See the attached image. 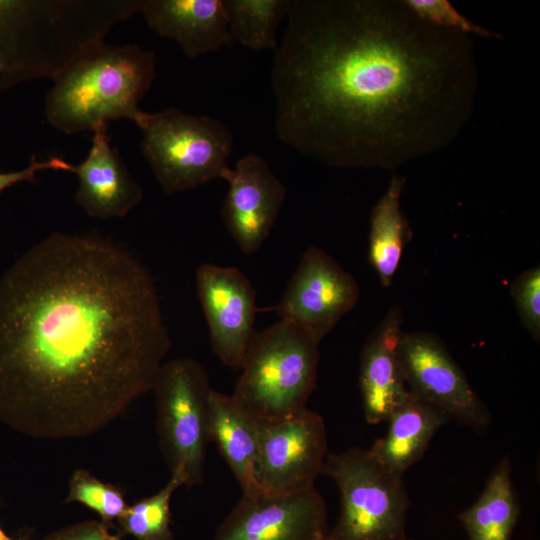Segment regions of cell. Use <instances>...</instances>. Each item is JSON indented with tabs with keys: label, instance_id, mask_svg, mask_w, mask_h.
Here are the masks:
<instances>
[{
	"label": "cell",
	"instance_id": "obj_3",
	"mask_svg": "<svg viewBox=\"0 0 540 540\" xmlns=\"http://www.w3.org/2000/svg\"><path fill=\"white\" fill-rule=\"evenodd\" d=\"M156 75L155 54L138 45L101 42L69 64L46 95L45 114L65 134L92 131L101 121L135 122Z\"/></svg>",
	"mask_w": 540,
	"mask_h": 540
},
{
	"label": "cell",
	"instance_id": "obj_6",
	"mask_svg": "<svg viewBox=\"0 0 540 540\" xmlns=\"http://www.w3.org/2000/svg\"><path fill=\"white\" fill-rule=\"evenodd\" d=\"M134 123L142 132V151L167 194L223 179L230 168L233 135L218 119L169 107L142 111Z\"/></svg>",
	"mask_w": 540,
	"mask_h": 540
},
{
	"label": "cell",
	"instance_id": "obj_21",
	"mask_svg": "<svg viewBox=\"0 0 540 540\" xmlns=\"http://www.w3.org/2000/svg\"><path fill=\"white\" fill-rule=\"evenodd\" d=\"M520 508L511 480L509 459L488 477L477 501L459 516L469 540H512Z\"/></svg>",
	"mask_w": 540,
	"mask_h": 540
},
{
	"label": "cell",
	"instance_id": "obj_14",
	"mask_svg": "<svg viewBox=\"0 0 540 540\" xmlns=\"http://www.w3.org/2000/svg\"><path fill=\"white\" fill-rule=\"evenodd\" d=\"M223 180L228 191L221 207L223 222L245 254L257 252L268 238L286 198V187L256 154L240 158Z\"/></svg>",
	"mask_w": 540,
	"mask_h": 540
},
{
	"label": "cell",
	"instance_id": "obj_15",
	"mask_svg": "<svg viewBox=\"0 0 540 540\" xmlns=\"http://www.w3.org/2000/svg\"><path fill=\"white\" fill-rule=\"evenodd\" d=\"M92 132L87 157L78 165L71 164L69 169L79 179L75 201L94 218L125 216L142 200V188L111 146L107 122H99Z\"/></svg>",
	"mask_w": 540,
	"mask_h": 540
},
{
	"label": "cell",
	"instance_id": "obj_1",
	"mask_svg": "<svg viewBox=\"0 0 540 540\" xmlns=\"http://www.w3.org/2000/svg\"><path fill=\"white\" fill-rule=\"evenodd\" d=\"M270 82L279 139L335 168L394 169L450 144L469 119L468 36L404 1L294 0Z\"/></svg>",
	"mask_w": 540,
	"mask_h": 540
},
{
	"label": "cell",
	"instance_id": "obj_19",
	"mask_svg": "<svg viewBox=\"0 0 540 540\" xmlns=\"http://www.w3.org/2000/svg\"><path fill=\"white\" fill-rule=\"evenodd\" d=\"M208 434L232 470L243 494L262 492L256 478L259 424L241 413L230 396L213 389L208 403Z\"/></svg>",
	"mask_w": 540,
	"mask_h": 540
},
{
	"label": "cell",
	"instance_id": "obj_13",
	"mask_svg": "<svg viewBox=\"0 0 540 540\" xmlns=\"http://www.w3.org/2000/svg\"><path fill=\"white\" fill-rule=\"evenodd\" d=\"M327 508L314 488L289 494L242 495L213 540H321Z\"/></svg>",
	"mask_w": 540,
	"mask_h": 540
},
{
	"label": "cell",
	"instance_id": "obj_18",
	"mask_svg": "<svg viewBox=\"0 0 540 540\" xmlns=\"http://www.w3.org/2000/svg\"><path fill=\"white\" fill-rule=\"evenodd\" d=\"M450 420L444 411L410 393L388 418L386 435L369 451L386 469L403 476L422 458L437 430Z\"/></svg>",
	"mask_w": 540,
	"mask_h": 540
},
{
	"label": "cell",
	"instance_id": "obj_22",
	"mask_svg": "<svg viewBox=\"0 0 540 540\" xmlns=\"http://www.w3.org/2000/svg\"><path fill=\"white\" fill-rule=\"evenodd\" d=\"M294 0H223L233 41L256 51L278 46L276 33Z\"/></svg>",
	"mask_w": 540,
	"mask_h": 540
},
{
	"label": "cell",
	"instance_id": "obj_25",
	"mask_svg": "<svg viewBox=\"0 0 540 540\" xmlns=\"http://www.w3.org/2000/svg\"><path fill=\"white\" fill-rule=\"evenodd\" d=\"M404 3L420 20L435 28L466 36L495 37L463 16L447 0H405Z\"/></svg>",
	"mask_w": 540,
	"mask_h": 540
},
{
	"label": "cell",
	"instance_id": "obj_12",
	"mask_svg": "<svg viewBox=\"0 0 540 540\" xmlns=\"http://www.w3.org/2000/svg\"><path fill=\"white\" fill-rule=\"evenodd\" d=\"M195 280L213 352L224 365L241 368L256 334L251 282L238 268L214 264L199 266Z\"/></svg>",
	"mask_w": 540,
	"mask_h": 540
},
{
	"label": "cell",
	"instance_id": "obj_16",
	"mask_svg": "<svg viewBox=\"0 0 540 540\" xmlns=\"http://www.w3.org/2000/svg\"><path fill=\"white\" fill-rule=\"evenodd\" d=\"M402 321L401 308H391L361 352L359 384L369 424L387 421L410 395L397 353Z\"/></svg>",
	"mask_w": 540,
	"mask_h": 540
},
{
	"label": "cell",
	"instance_id": "obj_28",
	"mask_svg": "<svg viewBox=\"0 0 540 540\" xmlns=\"http://www.w3.org/2000/svg\"><path fill=\"white\" fill-rule=\"evenodd\" d=\"M70 163L59 157H51L46 161H38L32 157L29 166L19 171L0 172V193L19 182H33L37 172L42 170L69 171Z\"/></svg>",
	"mask_w": 540,
	"mask_h": 540
},
{
	"label": "cell",
	"instance_id": "obj_5",
	"mask_svg": "<svg viewBox=\"0 0 540 540\" xmlns=\"http://www.w3.org/2000/svg\"><path fill=\"white\" fill-rule=\"evenodd\" d=\"M318 345L280 319L256 333L230 395L233 405L258 424L280 421L307 408L317 383Z\"/></svg>",
	"mask_w": 540,
	"mask_h": 540
},
{
	"label": "cell",
	"instance_id": "obj_26",
	"mask_svg": "<svg viewBox=\"0 0 540 540\" xmlns=\"http://www.w3.org/2000/svg\"><path fill=\"white\" fill-rule=\"evenodd\" d=\"M520 320L537 342L540 340V268L536 266L517 276L510 286Z\"/></svg>",
	"mask_w": 540,
	"mask_h": 540
},
{
	"label": "cell",
	"instance_id": "obj_24",
	"mask_svg": "<svg viewBox=\"0 0 540 540\" xmlns=\"http://www.w3.org/2000/svg\"><path fill=\"white\" fill-rule=\"evenodd\" d=\"M65 501L78 502L88 507L109 528L114 527V520H118L128 507L118 487L102 482L85 469H77L72 474Z\"/></svg>",
	"mask_w": 540,
	"mask_h": 540
},
{
	"label": "cell",
	"instance_id": "obj_27",
	"mask_svg": "<svg viewBox=\"0 0 540 540\" xmlns=\"http://www.w3.org/2000/svg\"><path fill=\"white\" fill-rule=\"evenodd\" d=\"M101 521H85L58 529L42 540H121Z\"/></svg>",
	"mask_w": 540,
	"mask_h": 540
},
{
	"label": "cell",
	"instance_id": "obj_29",
	"mask_svg": "<svg viewBox=\"0 0 540 540\" xmlns=\"http://www.w3.org/2000/svg\"><path fill=\"white\" fill-rule=\"evenodd\" d=\"M0 540H26V539H13L7 535L3 529L0 527Z\"/></svg>",
	"mask_w": 540,
	"mask_h": 540
},
{
	"label": "cell",
	"instance_id": "obj_7",
	"mask_svg": "<svg viewBox=\"0 0 540 540\" xmlns=\"http://www.w3.org/2000/svg\"><path fill=\"white\" fill-rule=\"evenodd\" d=\"M322 474L336 483L341 496L340 515L329 535L336 540H408L403 476L386 469L369 449L327 454Z\"/></svg>",
	"mask_w": 540,
	"mask_h": 540
},
{
	"label": "cell",
	"instance_id": "obj_11",
	"mask_svg": "<svg viewBox=\"0 0 540 540\" xmlns=\"http://www.w3.org/2000/svg\"><path fill=\"white\" fill-rule=\"evenodd\" d=\"M355 278L322 249L309 247L276 307L287 321L317 343L357 304Z\"/></svg>",
	"mask_w": 540,
	"mask_h": 540
},
{
	"label": "cell",
	"instance_id": "obj_30",
	"mask_svg": "<svg viewBox=\"0 0 540 540\" xmlns=\"http://www.w3.org/2000/svg\"><path fill=\"white\" fill-rule=\"evenodd\" d=\"M321 540H336V539L333 538L331 535H329V533H327Z\"/></svg>",
	"mask_w": 540,
	"mask_h": 540
},
{
	"label": "cell",
	"instance_id": "obj_20",
	"mask_svg": "<svg viewBox=\"0 0 540 540\" xmlns=\"http://www.w3.org/2000/svg\"><path fill=\"white\" fill-rule=\"evenodd\" d=\"M404 183L403 177L394 175L370 217L368 259L383 287L391 285L411 238L400 204Z\"/></svg>",
	"mask_w": 540,
	"mask_h": 540
},
{
	"label": "cell",
	"instance_id": "obj_10",
	"mask_svg": "<svg viewBox=\"0 0 540 540\" xmlns=\"http://www.w3.org/2000/svg\"><path fill=\"white\" fill-rule=\"evenodd\" d=\"M398 359L409 392L469 426H484L489 412L443 342L428 332H402Z\"/></svg>",
	"mask_w": 540,
	"mask_h": 540
},
{
	"label": "cell",
	"instance_id": "obj_8",
	"mask_svg": "<svg viewBox=\"0 0 540 540\" xmlns=\"http://www.w3.org/2000/svg\"><path fill=\"white\" fill-rule=\"evenodd\" d=\"M211 390L207 372L190 358L163 362L151 390L162 453L171 476L189 488L203 479Z\"/></svg>",
	"mask_w": 540,
	"mask_h": 540
},
{
	"label": "cell",
	"instance_id": "obj_2",
	"mask_svg": "<svg viewBox=\"0 0 540 540\" xmlns=\"http://www.w3.org/2000/svg\"><path fill=\"white\" fill-rule=\"evenodd\" d=\"M170 347L133 254L53 233L0 278V420L35 439L88 437L152 390Z\"/></svg>",
	"mask_w": 540,
	"mask_h": 540
},
{
	"label": "cell",
	"instance_id": "obj_17",
	"mask_svg": "<svg viewBox=\"0 0 540 540\" xmlns=\"http://www.w3.org/2000/svg\"><path fill=\"white\" fill-rule=\"evenodd\" d=\"M141 13L150 29L174 40L189 58L233 43L223 0H144Z\"/></svg>",
	"mask_w": 540,
	"mask_h": 540
},
{
	"label": "cell",
	"instance_id": "obj_4",
	"mask_svg": "<svg viewBox=\"0 0 540 540\" xmlns=\"http://www.w3.org/2000/svg\"><path fill=\"white\" fill-rule=\"evenodd\" d=\"M144 0L0 1V37L19 40L10 70L52 80L117 23L141 12Z\"/></svg>",
	"mask_w": 540,
	"mask_h": 540
},
{
	"label": "cell",
	"instance_id": "obj_23",
	"mask_svg": "<svg viewBox=\"0 0 540 540\" xmlns=\"http://www.w3.org/2000/svg\"><path fill=\"white\" fill-rule=\"evenodd\" d=\"M181 481L171 476L167 484L156 494L128 505L119 517L120 535H131L136 540H173L170 529V501Z\"/></svg>",
	"mask_w": 540,
	"mask_h": 540
},
{
	"label": "cell",
	"instance_id": "obj_9",
	"mask_svg": "<svg viewBox=\"0 0 540 540\" xmlns=\"http://www.w3.org/2000/svg\"><path fill=\"white\" fill-rule=\"evenodd\" d=\"M326 456L324 420L308 408L280 421L259 424L256 478L264 493L289 495L314 488Z\"/></svg>",
	"mask_w": 540,
	"mask_h": 540
},
{
	"label": "cell",
	"instance_id": "obj_31",
	"mask_svg": "<svg viewBox=\"0 0 540 540\" xmlns=\"http://www.w3.org/2000/svg\"><path fill=\"white\" fill-rule=\"evenodd\" d=\"M3 73V64H2V61L0 59V75Z\"/></svg>",
	"mask_w": 540,
	"mask_h": 540
}]
</instances>
